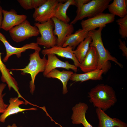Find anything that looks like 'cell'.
<instances>
[{"instance_id": "cell-11", "label": "cell", "mask_w": 127, "mask_h": 127, "mask_svg": "<svg viewBox=\"0 0 127 127\" xmlns=\"http://www.w3.org/2000/svg\"><path fill=\"white\" fill-rule=\"evenodd\" d=\"M3 16L1 28L8 31L12 28L17 25L26 20L25 15L17 14L16 11L12 9L9 11L3 10Z\"/></svg>"}, {"instance_id": "cell-28", "label": "cell", "mask_w": 127, "mask_h": 127, "mask_svg": "<svg viewBox=\"0 0 127 127\" xmlns=\"http://www.w3.org/2000/svg\"><path fill=\"white\" fill-rule=\"evenodd\" d=\"M47 0H32L33 8H37L44 4Z\"/></svg>"}, {"instance_id": "cell-2", "label": "cell", "mask_w": 127, "mask_h": 127, "mask_svg": "<svg viewBox=\"0 0 127 127\" xmlns=\"http://www.w3.org/2000/svg\"><path fill=\"white\" fill-rule=\"evenodd\" d=\"M103 28H99L88 32V35L92 39L90 46H93L96 49L99 56L97 69H102L104 73H107L110 68L111 65L109 61L114 62L120 67L123 65L118 61L117 59L111 54L109 51L104 47L102 38V31Z\"/></svg>"}, {"instance_id": "cell-1", "label": "cell", "mask_w": 127, "mask_h": 127, "mask_svg": "<svg viewBox=\"0 0 127 127\" xmlns=\"http://www.w3.org/2000/svg\"><path fill=\"white\" fill-rule=\"evenodd\" d=\"M88 97L95 107L104 111L113 106L117 100L112 87L104 84H97L91 89Z\"/></svg>"}, {"instance_id": "cell-29", "label": "cell", "mask_w": 127, "mask_h": 127, "mask_svg": "<svg viewBox=\"0 0 127 127\" xmlns=\"http://www.w3.org/2000/svg\"><path fill=\"white\" fill-rule=\"evenodd\" d=\"M75 5L78 9L81 7L84 4H86L91 0H74Z\"/></svg>"}, {"instance_id": "cell-24", "label": "cell", "mask_w": 127, "mask_h": 127, "mask_svg": "<svg viewBox=\"0 0 127 127\" xmlns=\"http://www.w3.org/2000/svg\"><path fill=\"white\" fill-rule=\"evenodd\" d=\"M119 25V33L121 38L126 39L127 37V15L116 20Z\"/></svg>"}, {"instance_id": "cell-8", "label": "cell", "mask_w": 127, "mask_h": 127, "mask_svg": "<svg viewBox=\"0 0 127 127\" xmlns=\"http://www.w3.org/2000/svg\"><path fill=\"white\" fill-rule=\"evenodd\" d=\"M115 17V15L111 13H102L92 18L82 20L81 25L82 29L88 32L97 28L105 27L106 24L113 22Z\"/></svg>"}, {"instance_id": "cell-4", "label": "cell", "mask_w": 127, "mask_h": 127, "mask_svg": "<svg viewBox=\"0 0 127 127\" xmlns=\"http://www.w3.org/2000/svg\"><path fill=\"white\" fill-rule=\"evenodd\" d=\"M111 0H90L77 9L76 15L70 24H73L78 21L87 17L90 18L103 13L107 8Z\"/></svg>"}, {"instance_id": "cell-5", "label": "cell", "mask_w": 127, "mask_h": 127, "mask_svg": "<svg viewBox=\"0 0 127 127\" xmlns=\"http://www.w3.org/2000/svg\"><path fill=\"white\" fill-rule=\"evenodd\" d=\"M38 28L40 37L37 38L36 43L38 45L43 46L48 49L57 45V37L53 32L54 25L52 19L43 23H34Z\"/></svg>"}, {"instance_id": "cell-22", "label": "cell", "mask_w": 127, "mask_h": 127, "mask_svg": "<svg viewBox=\"0 0 127 127\" xmlns=\"http://www.w3.org/2000/svg\"><path fill=\"white\" fill-rule=\"evenodd\" d=\"M127 0H114L107 8L110 13L122 18L127 15Z\"/></svg>"}, {"instance_id": "cell-13", "label": "cell", "mask_w": 127, "mask_h": 127, "mask_svg": "<svg viewBox=\"0 0 127 127\" xmlns=\"http://www.w3.org/2000/svg\"><path fill=\"white\" fill-rule=\"evenodd\" d=\"M99 56L95 48L90 46L87 52L83 62L79 67L84 73L97 69Z\"/></svg>"}, {"instance_id": "cell-26", "label": "cell", "mask_w": 127, "mask_h": 127, "mask_svg": "<svg viewBox=\"0 0 127 127\" xmlns=\"http://www.w3.org/2000/svg\"><path fill=\"white\" fill-rule=\"evenodd\" d=\"M17 1L21 7L26 10L33 9L32 0H18Z\"/></svg>"}, {"instance_id": "cell-32", "label": "cell", "mask_w": 127, "mask_h": 127, "mask_svg": "<svg viewBox=\"0 0 127 127\" xmlns=\"http://www.w3.org/2000/svg\"><path fill=\"white\" fill-rule=\"evenodd\" d=\"M114 127H119L118 126H115Z\"/></svg>"}, {"instance_id": "cell-30", "label": "cell", "mask_w": 127, "mask_h": 127, "mask_svg": "<svg viewBox=\"0 0 127 127\" xmlns=\"http://www.w3.org/2000/svg\"><path fill=\"white\" fill-rule=\"evenodd\" d=\"M3 9L2 7L0 5V29L1 28V25L3 19Z\"/></svg>"}, {"instance_id": "cell-20", "label": "cell", "mask_w": 127, "mask_h": 127, "mask_svg": "<svg viewBox=\"0 0 127 127\" xmlns=\"http://www.w3.org/2000/svg\"><path fill=\"white\" fill-rule=\"evenodd\" d=\"M73 73L71 71L64 70L60 71L56 69L49 72L45 77L48 78H56L60 80L63 85V93L65 94L68 92L67 87V82Z\"/></svg>"}, {"instance_id": "cell-21", "label": "cell", "mask_w": 127, "mask_h": 127, "mask_svg": "<svg viewBox=\"0 0 127 127\" xmlns=\"http://www.w3.org/2000/svg\"><path fill=\"white\" fill-rule=\"evenodd\" d=\"M75 5L74 0H67L64 3H59L56 8L54 17L63 22L68 23L70 19L67 15V11L70 6Z\"/></svg>"}, {"instance_id": "cell-6", "label": "cell", "mask_w": 127, "mask_h": 127, "mask_svg": "<svg viewBox=\"0 0 127 127\" xmlns=\"http://www.w3.org/2000/svg\"><path fill=\"white\" fill-rule=\"evenodd\" d=\"M8 32L12 39L16 43L24 41L33 36H37L40 34L37 28L31 25L27 20L12 28Z\"/></svg>"}, {"instance_id": "cell-31", "label": "cell", "mask_w": 127, "mask_h": 127, "mask_svg": "<svg viewBox=\"0 0 127 127\" xmlns=\"http://www.w3.org/2000/svg\"><path fill=\"white\" fill-rule=\"evenodd\" d=\"M6 127H18L16 124L15 123H13L12 125H8ZM19 127H23L22 126H20Z\"/></svg>"}, {"instance_id": "cell-3", "label": "cell", "mask_w": 127, "mask_h": 127, "mask_svg": "<svg viewBox=\"0 0 127 127\" xmlns=\"http://www.w3.org/2000/svg\"><path fill=\"white\" fill-rule=\"evenodd\" d=\"M40 50H35L34 52L29 55V62L26 67L22 69H12V70L20 71L21 74L24 75L26 74H30L31 80L29 82L30 92L33 94L35 89V81L36 76L40 72L44 71L47 62L45 56L41 58L40 56Z\"/></svg>"}, {"instance_id": "cell-19", "label": "cell", "mask_w": 127, "mask_h": 127, "mask_svg": "<svg viewBox=\"0 0 127 127\" xmlns=\"http://www.w3.org/2000/svg\"><path fill=\"white\" fill-rule=\"evenodd\" d=\"M104 73L102 69H97L83 74L73 73L70 80L75 82L80 81L81 82L90 80H102V74Z\"/></svg>"}, {"instance_id": "cell-27", "label": "cell", "mask_w": 127, "mask_h": 127, "mask_svg": "<svg viewBox=\"0 0 127 127\" xmlns=\"http://www.w3.org/2000/svg\"><path fill=\"white\" fill-rule=\"evenodd\" d=\"M119 48L122 51L123 55L127 58V48L124 41H123L119 39Z\"/></svg>"}, {"instance_id": "cell-9", "label": "cell", "mask_w": 127, "mask_h": 127, "mask_svg": "<svg viewBox=\"0 0 127 127\" xmlns=\"http://www.w3.org/2000/svg\"><path fill=\"white\" fill-rule=\"evenodd\" d=\"M0 41L3 44L6 51V55L3 61L7 62L9 57L12 55H15L18 58H20L22 52L28 49L35 50H41V48L36 42H32L25 44L20 48L14 47L12 46L6 39L5 36L0 32Z\"/></svg>"}, {"instance_id": "cell-14", "label": "cell", "mask_w": 127, "mask_h": 127, "mask_svg": "<svg viewBox=\"0 0 127 127\" xmlns=\"http://www.w3.org/2000/svg\"><path fill=\"white\" fill-rule=\"evenodd\" d=\"M73 50L72 48L69 46L63 47L56 45L48 49H44L42 51L41 53L44 55L52 54L63 58L71 59L73 62L74 65L79 67L80 63L77 60Z\"/></svg>"}, {"instance_id": "cell-12", "label": "cell", "mask_w": 127, "mask_h": 127, "mask_svg": "<svg viewBox=\"0 0 127 127\" xmlns=\"http://www.w3.org/2000/svg\"><path fill=\"white\" fill-rule=\"evenodd\" d=\"M47 62L45 70L43 72L44 76L46 75L52 70L57 68H61L67 70L71 69L75 73L78 71L77 67L74 65L70 64L67 61L64 62L59 59L54 54H49L47 55Z\"/></svg>"}, {"instance_id": "cell-16", "label": "cell", "mask_w": 127, "mask_h": 127, "mask_svg": "<svg viewBox=\"0 0 127 127\" xmlns=\"http://www.w3.org/2000/svg\"><path fill=\"white\" fill-rule=\"evenodd\" d=\"M96 112L99 120L97 127H127L126 123L118 118L111 117L100 109L96 108Z\"/></svg>"}, {"instance_id": "cell-7", "label": "cell", "mask_w": 127, "mask_h": 127, "mask_svg": "<svg viewBox=\"0 0 127 127\" xmlns=\"http://www.w3.org/2000/svg\"><path fill=\"white\" fill-rule=\"evenodd\" d=\"M65 0H47L40 7L35 9L32 17L36 22L43 23L54 17L56 7L60 2Z\"/></svg>"}, {"instance_id": "cell-25", "label": "cell", "mask_w": 127, "mask_h": 127, "mask_svg": "<svg viewBox=\"0 0 127 127\" xmlns=\"http://www.w3.org/2000/svg\"><path fill=\"white\" fill-rule=\"evenodd\" d=\"M6 85V84L3 83L0 84V113H3L8 105V104H5L4 102L3 97L5 93L2 94L3 91Z\"/></svg>"}, {"instance_id": "cell-23", "label": "cell", "mask_w": 127, "mask_h": 127, "mask_svg": "<svg viewBox=\"0 0 127 127\" xmlns=\"http://www.w3.org/2000/svg\"><path fill=\"white\" fill-rule=\"evenodd\" d=\"M92 40L91 37L88 35L87 36L78 46L76 49L73 50L74 53L80 64L83 60L87 52Z\"/></svg>"}, {"instance_id": "cell-17", "label": "cell", "mask_w": 127, "mask_h": 127, "mask_svg": "<svg viewBox=\"0 0 127 127\" xmlns=\"http://www.w3.org/2000/svg\"><path fill=\"white\" fill-rule=\"evenodd\" d=\"M1 54L0 52V71L2 75L1 80L3 82L6 83L9 90L12 88L17 93L18 97L21 98L22 96L19 92L18 83L15 78L11 75L10 70L7 68L3 63L1 59Z\"/></svg>"}, {"instance_id": "cell-18", "label": "cell", "mask_w": 127, "mask_h": 127, "mask_svg": "<svg viewBox=\"0 0 127 127\" xmlns=\"http://www.w3.org/2000/svg\"><path fill=\"white\" fill-rule=\"evenodd\" d=\"M88 32L82 29H79L66 37L62 47L69 46L72 47L74 50L75 47L87 36Z\"/></svg>"}, {"instance_id": "cell-10", "label": "cell", "mask_w": 127, "mask_h": 127, "mask_svg": "<svg viewBox=\"0 0 127 127\" xmlns=\"http://www.w3.org/2000/svg\"><path fill=\"white\" fill-rule=\"evenodd\" d=\"M52 19L54 25V33L57 36L56 45L62 47L66 37L73 32V25L63 22L55 17Z\"/></svg>"}, {"instance_id": "cell-15", "label": "cell", "mask_w": 127, "mask_h": 127, "mask_svg": "<svg viewBox=\"0 0 127 127\" xmlns=\"http://www.w3.org/2000/svg\"><path fill=\"white\" fill-rule=\"evenodd\" d=\"M9 104L5 111L0 116V122L4 123L5 122L7 118L12 115L17 113L20 112L29 110H36L37 108H22L19 106L25 104V102L20 100L17 97L11 98L9 100Z\"/></svg>"}]
</instances>
